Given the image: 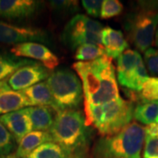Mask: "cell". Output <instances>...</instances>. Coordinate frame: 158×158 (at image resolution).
I'll list each match as a JSON object with an SVG mask.
<instances>
[{
	"instance_id": "6da1fadb",
	"label": "cell",
	"mask_w": 158,
	"mask_h": 158,
	"mask_svg": "<svg viewBox=\"0 0 158 158\" xmlns=\"http://www.w3.org/2000/svg\"><path fill=\"white\" fill-rule=\"evenodd\" d=\"M73 69L82 83L85 107L101 106L120 97L115 69L106 56L75 62Z\"/></svg>"
},
{
	"instance_id": "7a4b0ae2",
	"label": "cell",
	"mask_w": 158,
	"mask_h": 158,
	"mask_svg": "<svg viewBox=\"0 0 158 158\" xmlns=\"http://www.w3.org/2000/svg\"><path fill=\"white\" fill-rule=\"evenodd\" d=\"M144 141L145 127L131 122L115 135L98 138L90 158H141Z\"/></svg>"
},
{
	"instance_id": "3957f363",
	"label": "cell",
	"mask_w": 158,
	"mask_h": 158,
	"mask_svg": "<svg viewBox=\"0 0 158 158\" xmlns=\"http://www.w3.org/2000/svg\"><path fill=\"white\" fill-rule=\"evenodd\" d=\"M48 133L53 141L64 148L70 155L83 153L90 137L85 116L76 109L56 112Z\"/></svg>"
},
{
	"instance_id": "277c9868",
	"label": "cell",
	"mask_w": 158,
	"mask_h": 158,
	"mask_svg": "<svg viewBox=\"0 0 158 158\" xmlns=\"http://www.w3.org/2000/svg\"><path fill=\"white\" fill-rule=\"evenodd\" d=\"M135 105L121 97L101 106L85 107L87 126H92L102 136L113 135L129 125L134 118Z\"/></svg>"
},
{
	"instance_id": "5b68a950",
	"label": "cell",
	"mask_w": 158,
	"mask_h": 158,
	"mask_svg": "<svg viewBox=\"0 0 158 158\" xmlns=\"http://www.w3.org/2000/svg\"><path fill=\"white\" fill-rule=\"evenodd\" d=\"M123 27L139 53L150 48L158 27V1L138 2L126 15Z\"/></svg>"
},
{
	"instance_id": "8992f818",
	"label": "cell",
	"mask_w": 158,
	"mask_h": 158,
	"mask_svg": "<svg viewBox=\"0 0 158 158\" xmlns=\"http://www.w3.org/2000/svg\"><path fill=\"white\" fill-rule=\"evenodd\" d=\"M57 112L75 109L84 98L81 80L69 69H60L52 72L47 79Z\"/></svg>"
},
{
	"instance_id": "52a82bcc",
	"label": "cell",
	"mask_w": 158,
	"mask_h": 158,
	"mask_svg": "<svg viewBox=\"0 0 158 158\" xmlns=\"http://www.w3.org/2000/svg\"><path fill=\"white\" fill-rule=\"evenodd\" d=\"M104 27L84 14H77L69 19L62 34L63 43L71 49L85 44L102 45L101 34Z\"/></svg>"
},
{
	"instance_id": "ba28073f",
	"label": "cell",
	"mask_w": 158,
	"mask_h": 158,
	"mask_svg": "<svg viewBox=\"0 0 158 158\" xmlns=\"http://www.w3.org/2000/svg\"><path fill=\"white\" fill-rule=\"evenodd\" d=\"M148 77L144 61L137 50L128 48L117 58V81L124 88L139 92Z\"/></svg>"
},
{
	"instance_id": "9c48e42d",
	"label": "cell",
	"mask_w": 158,
	"mask_h": 158,
	"mask_svg": "<svg viewBox=\"0 0 158 158\" xmlns=\"http://www.w3.org/2000/svg\"><path fill=\"white\" fill-rule=\"evenodd\" d=\"M49 37L45 30L33 27L15 26L0 21V42L18 45L26 42L48 43Z\"/></svg>"
},
{
	"instance_id": "30bf717a",
	"label": "cell",
	"mask_w": 158,
	"mask_h": 158,
	"mask_svg": "<svg viewBox=\"0 0 158 158\" xmlns=\"http://www.w3.org/2000/svg\"><path fill=\"white\" fill-rule=\"evenodd\" d=\"M48 69L41 63L34 62L16 70L7 80V85L11 90L21 91L48 79L50 75Z\"/></svg>"
},
{
	"instance_id": "8fae6325",
	"label": "cell",
	"mask_w": 158,
	"mask_h": 158,
	"mask_svg": "<svg viewBox=\"0 0 158 158\" xmlns=\"http://www.w3.org/2000/svg\"><path fill=\"white\" fill-rule=\"evenodd\" d=\"M11 55L39 61L47 69H54L59 65V58L45 45L37 42H26L13 46Z\"/></svg>"
},
{
	"instance_id": "7c38bea8",
	"label": "cell",
	"mask_w": 158,
	"mask_h": 158,
	"mask_svg": "<svg viewBox=\"0 0 158 158\" xmlns=\"http://www.w3.org/2000/svg\"><path fill=\"white\" fill-rule=\"evenodd\" d=\"M40 2L34 0H0V17L6 19H24L38 11Z\"/></svg>"
},
{
	"instance_id": "4fadbf2b",
	"label": "cell",
	"mask_w": 158,
	"mask_h": 158,
	"mask_svg": "<svg viewBox=\"0 0 158 158\" xmlns=\"http://www.w3.org/2000/svg\"><path fill=\"white\" fill-rule=\"evenodd\" d=\"M0 121L12 135L17 143L33 130V124L26 108L0 116Z\"/></svg>"
},
{
	"instance_id": "5bb4252c",
	"label": "cell",
	"mask_w": 158,
	"mask_h": 158,
	"mask_svg": "<svg viewBox=\"0 0 158 158\" xmlns=\"http://www.w3.org/2000/svg\"><path fill=\"white\" fill-rule=\"evenodd\" d=\"M101 42L106 56L110 59H117L129 47L123 33L110 27H106L103 29Z\"/></svg>"
},
{
	"instance_id": "9a60e30c",
	"label": "cell",
	"mask_w": 158,
	"mask_h": 158,
	"mask_svg": "<svg viewBox=\"0 0 158 158\" xmlns=\"http://www.w3.org/2000/svg\"><path fill=\"white\" fill-rule=\"evenodd\" d=\"M29 106L32 105L22 91L11 90L7 84L0 91V116Z\"/></svg>"
},
{
	"instance_id": "2e32d148",
	"label": "cell",
	"mask_w": 158,
	"mask_h": 158,
	"mask_svg": "<svg viewBox=\"0 0 158 158\" xmlns=\"http://www.w3.org/2000/svg\"><path fill=\"white\" fill-rule=\"evenodd\" d=\"M21 91L27 98L32 106H48L57 112L56 103L47 81L40 82Z\"/></svg>"
},
{
	"instance_id": "e0dca14e",
	"label": "cell",
	"mask_w": 158,
	"mask_h": 158,
	"mask_svg": "<svg viewBox=\"0 0 158 158\" xmlns=\"http://www.w3.org/2000/svg\"><path fill=\"white\" fill-rule=\"evenodd\" d=\"M48 141H53L48 132L34 130L19 142L15 154L19 157L27 158L37 148Z\"/></svg>"
},
{
	"instance_id": "ac0fdd59",
	"label": "cell",
	"mask_w": 158,
	"mask_h": 158,
	"mask_svg": "<svg viewBox=\"0 0 158 158\" xmlns=\"http://www.w3.org/2000/svg\"><path fill=\"white\" fill-rule=\"evenodd\" d=\"M26 110L32 121L33 129L45 132L50 130L56 118L54 116L56 110L48 106H29Z\"/></svg>"
},
{
	"instance_id": "d6986e66",
	"label": "cell",
	"mask_w": 158,
	"mask_h": 158,
	"mask_svg": "<svg viewBox=\"0 0 158 158\" xmlns=\"http://www.w3.org/2000/svg\"><path fill=\"white\" fill-rule=\"evenodd\" d=\"M134 118L141 124L148 125L158 123V102H141L135 106Z\"/></svg>"
},
{
	"instance_id": "ffe728a7",
	"label": "cell",
	"mask_w": 158,
	"mask_h": 158,
	"mask_svg": "<svg viewBox=\"0 0 158 158\" xmlns=\"http://www.w3.org/2000/svg\"><path fill=\"white\" fill-rule=\"evenodd\" d=\"M34 62L19 58L13 55L0 53V81H4L7 77L9 78L19 69Z\"/></svg>"
},
{
	"instance_id": "44dd1931",
	"label": "cell",
	"mask_w": 158,
	"mask_h": 158,
	"mask_svg": "<svg viewBox=\"0 0 158 158\" xmlns=\"http://www.w3.org/2000/svg\"><path fill=\"white\" fill-rule=\"evenodd\" d=\"M71 155L55 141L40 145L27 158H69Z\"/></svg>"
},
{
	"instance_id": "7402d4cb",
	"label": "cell",
	"mask_w": 158,
	"mask_h": 158,
	"mask_svg": "<svg viewBox=\"0 0 158 158\" xmlns=\"http://www.w3.org/2000/svg\"><path fill=\"white\" fill-rule=\"evenodd\" d=\"M131 101H157L158 102V77H149L139 92L130 91Z\"/></svg>"
},
{
	"instance_id": "603a6c76",
	"label": "cell",
	"mask_w": 158,
	"mask_h": 158,
	"mask_svg": "<svg viewBox=\"0 0 158 158\" xmlns=\"http://www.w3.org/2000/svg\"><path fill=\"white\" fill-rule=\"evenodd\" d=\"M104 56H106V52L102 45L85 44L76 49L75 59L78 62H90Z\"/></svg>"
},
{
	"instance_id": "cb8c5ba5",
	"label": "cell",
	"mask_w": 158,
	"mask_h": 158,
	"mask_svg": "<svg viewBox=\"0 0 158 158\" xmlns=\"http://www.w3.org/2000/svg\"><path fill=\"white\" fill-rule=\"evenodd\" d=\"M16 143L14 137L0 121V157L11 154L16 148Z\"/></svg>"
},
{
	"instance_id": "d4e9b609",
	"label": "cell",
	"mask_w": 158,
	"mask_h": 158,
	"mask_svg": "<svg viewBox=\"0 0 158 158\" xmlns=\"http://www.w3.org/2000/svg\"><path fill=\"white\" fill-rule=\"evenodd\" d=\"M123 11V5L118 0H105L101 8V19H110L121 14Z\"/></svg>"
},
{
	"instance_id": "484cf974",
	"label": "cell",
	"mask_w": 158,
	"mask_h": 158,
	"mask_svg": "<svg viewBox=\"0 0 158 158\" xmlns=\"http://www.w3.org/2000/svg\"><path fill=\"white\" fill-rule=\"evenodd\" d=\"M143 61L148 71L153 77H158V49L150 48L145 51Z\"/></svg>"
},
{
	"instance_id": "4316f807",
	"label": "cell",
	"mask_w": 158,
	"mask_h": 158,
	"mask_svg": "<svg viewBox=\"0 0 158 158\" xmlns=\"http://www.w3.org/2000/svg\"><path fill=\"white\" fill-rule=\"evenodd\" d=\"M49 4L54 11H59V12H70V11H77L78 10V2L77 1L56 0V1H50Z\"/></svg>"
},
{
	"instance_id": "83f0119b",
	"label": "cell",
	"mask_w": 158,
	"mask_h": 158,
	"mask_svg": "<svg viewBox=\"0 0 158 158\" xmlns=\"http://www.w3.org/2000/svg\"><path fill=\"white\" fill-rule=\"evenodd\" d=\"M142 158H158V138L145 136Z\"/></svg>"
},
{
	"instance_id": "f1b7e54d",
	"label": "cell",
	"mask_w": 158,
	"mask_h": 158,
	"mask_svg": "<svg viewBox=\"0 0 158 158\" xmlns=\"http://www.w3.org/2000/svg\"><path fill=\"white\" fill-rule=\"evenodd\" d=\"M103 1L101 0H84L82 6L86 12L92 17H100Z\"/></svg>"
},
{
	"instance_id": "f546056e",
	"label": "cell",
	"mask_w": 158,
	"mask_h": 158,
	"mask_svg": "<svg viewBox=\"0 0 158 158\" xmlns=\"http://www.w3.org/2000/svg\"><path fill=\"white\" fill-rule=\"evenodd\" d=\"M145 136L158 138V123L146 126L145 127Z\"/></svg>"
},
{
	"instance_id": "4dcf8cb0",
	"label": "cell",
	"mask_w": 158,
	"mask_h": 158,
	"mask_svg": "<svg viewBox=\"0 0 158 158\" xmlns=\"http://www.w3.org/2000/svg\"><path fill=\"white\" fill-rule=\"evenodd\" d=\"M69 158H85V156H84V153H78V154L71 155Z\"/></svg>"
},
{
	"instance_id": "1f68e13d",
	"label": "cell",
	"mask_w": 158,
	"mask_h": 158,
	"mask_svg": "<svg viewBox=\"0 0 158 158\" xmlns=\"http://www.w3.org/2000/svg\"><path fill=\"white\" fill-rule=\"evenodd\" d=\"M154 43H155V46L158 48V27L156 31V34H155V40H154Z\"/></svg>"
},
{
	"instance_id": "d6a6232c",
	"label": "cell",
	"mask_w": 158,
	"mask_h": 158,
	"mask_svg": "<svg viewBox=\"0 0 158 158\" xmlns=\"http://www.w3.org/2000/svg\"><path fill=\"white\" fill-rule=\"evenodd\" d=\"M0 158H20V157H19L15 153H11V154L8 155V156H3V157H0Z\"/></svg>"
},
{
	"instance_id": "836d02e7",
	"label": "cell",
	"mask_w": 158,
	"mask_h": 158,
	"mask_svg": "<svg viewBox=\"0 0 158 158\" xmlns=\"http://www.w3.org/2000/svg\"><path fill=\"white\" fill-rule=\"evenodd\" d=\"M6 84H7V83H6V81H0V91L4 89V87L6 86Z\"/></svg>"
}]
</instances>
